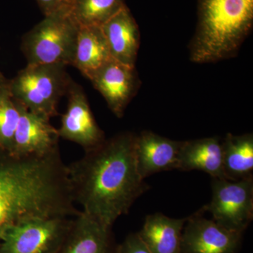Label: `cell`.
Returning <instances> with one entry per match:
<instances>
[{
	"label": "cell",
	"mask_w": 253,
	"mask_h": 253,
	"mask_svg": "<svg viewBox=\"0 0 253 253\" xmlns=\"http://www.w3.org/2000/svg\"><path fill=\"white\" fill-rule=\"evenodd\" d=\"M135 137L120 133L67 166L75 203L109 227L150 188L138 172Z\"/></svg>",
	"instance_id": "1"
},
{
	"label": "cell",
	"mask_w": 253,
	"mask_h": 253,
	"mask_svg": "<svg viewBox=\"0 0 253 253\" xmlns=\"http://www.w3.org/2000/svg\"><path fill=\"white\" fill-rule=\"evenodd\" d=\"M177 169L202 171L212 178L226 179L223 169L221 139L213 136L183 141Z\"/></svg>",
	"instance_id": "15"
},
{
	"label": "cell",
	"mask_w": 253,
	"mask_h": 253,
	"mask_svg": "<svg viewBox=\"0 0 253 253\" xmlns=\"http://www.w3.org/2000/svg\"><path fill=\"white\" fill-rule=\"evenodd\" d=\"M212 199L203 208L223 227L244 233L253 218V178L231 181L212 178Z\"/></svg>",
	"instance_id": "7"
},
{
	"label": "cell",
	"mask_w": 253,
	"mask_h": 253,
	"mask_svg": "<svg viewBox=\"0 0 253 253\" xmlns=\"http://www.w3.org/2000/svg\"><path fill=\"white\" fill-rule=\"evenodd\" d=\"M111 228L81 211L58 253H117Z\"/></svg>",
	"instance_id": "13"
},
{
	"label": "cell",
	"mask_w": 253,
	"mask_h": 253,
	"mask_svg": "<svg viewBox=\"0 0 253 253\" xmlns=\"http://www.w3.org/2000/svg\"><path fill=\"white\" fill-rule=\"evenodd\" d=\"M66 95L67 109L58 129L59 137L80 145L84 151L94 149L106 137L95 121L83 88L73 81Z\"/></svg>",
	"instance_id": "9"
},
{
	"label": "cell",
	"mask_w": 253,
	"mask_h": 253,
	"mask_svg": "<svg viewBox=\"0 0 253 253\" xmlns=\"http://www.w3.org/2000/svg\"><path fill=\"white\" fill-rule=\"evenodd\" d=\"M126 6L125 0H73L70 16L79 27H101Z\"/></svg>",
	"instance_id": "19"
},
{
	"label": "cell",
	"mask_w": 253,
	"mask_h": 253,
	"mask_svg": "<svg viewBox=\"0 0 253 253\" xmlns=\"http://www.w3.org/2000/svg\"><path fill=\"white\" fill-rule=\"evenodd\" d=\"M112 59L101 27H80L73 66L90 80L95 73Z\"/></svg>",
	"instance_id": "17"
},
{
	"label": "cell",
	"mask_w": 253,
	"mask_h": 253,
	"mask_svg": "<svg viewBox=\"0 0 253 253\" xmlns=\"http://www.w3.org/2000/svg\"><path fill=\"white\" fill-rule=\"evenodd\" d=\"M44 16L70 13L73 0H36Z\"/></svg>",
	"instance_id": "21"
},
{
	"label": "cell",
	"mask_w": 253,
	"mask_h": 253,
	"mask_svg": "<svg viewBox=\"0 0 253 253\" xmlns=\"http://www.w3.org/2000/svg\"><path fill=\"white\" fill-rule=\"evenodd\" d=\"M72 82L64 65H27L10 81V89L18 104L50 120Z\"/></svg>",
	"instance_id": "4"
},
{
	"label": "cell",
	"mask_w": 253,
	"mask_h": 253,
	"mask_svg": "<svg viewBox=\"0 0 253 253\" xmlns=\"http://www.w3.org/2000/svg\"><path fill=\"white\" fill-rule=\"evenodd\" d=\"M203 208L187 217L181 236V253H238L242 233L223 227L204 217Z\"/></svg>",
	"instance_id": "8"
},
{
	"label": "cell",
	"mask_w": 253,
	"mask_h": 253,
	"mask_svg": "<svg viewBox=\"0 0 253 253\" xmlns=\"http://www.w3.org/2000/svg\"><path fill=\"white\" fill-rule=\"evenodd\" d=\"M117 253H151L141 241L138 233L126 236L122 244L118 245Z\"/></svg>",
	"instance_id": "22"
},
{
	"label": "cell",
	"mask_w": 253,
	"mask_h": 253,
	"mask_svg": "<svg viewBox=\"0 0 253 253\" xmlns=\"http://www.w3.org/2000/svg\"><path fill=\"white\" fill-rule=\"evenodd\" d=\"M1 76H2V75H1V73H0V77H1Z\"/></svg>",
	"instance_id": "23"
},
{
	"label": "cell",
	"mask_w": 253,
	"mask_h": 253,
	"mask_svg": "<svg viewBox=\"0 0 253 253\" xmlns=\"http://www.w3.org/2000/svg\"><path fill=\"white\" fill-rule=\"evenodd\" d=\"M197 27L190 60L217 62L237 54L253 25V0H198Z\"/></svg>",
	"instance_id": "3"
},
{
	"label": "cell",
	"mask_w": 253,
	"mask_h": 253,
	"mask_svg": "<svg viewBox=\"0 0 253 253\" xmlns=\"http://www.w3.org/2000/svg\"><path fill=\"white\" fill-rule=\"evenodd\" d=\"M89 81L106 100L115 116L121 118L140 86L135 67L111 59Z\"/></svg>",
	"instance_id": "10"
},
{
	"label": "cell",
	"mask_w": 253,
	"mask_h": 253,
	"mask_svg": "<svg viewBox=\"0 0 253 253\" xmlns=\"http://www.w3.org/2000/svg\"><path fill=\"white\" fill-rule=\"evenodd\" d=\"M187 217L175 219L155 213L146 216L138 235L151 253H181V236Z\"/></svg>",
	"instance_id": "16"
},
{
	"label": "cell",
	"mask_w": 253,
	"mask_h": 253,
	"mask_svg": "<svg viewBox=\"0 0 253 253\" xmlns=\"http://www.w3.org/2000/svg\"><path fill=\"white\" fill-rule=\"evenodd\" d=\"M67 166L59 149L16 156L0 149V241L11 226L44 217H76Z\"/></svg>",
	"instance_id": "2"
},
{
	"label": "cell",
	"mask_w": 253,
	"mask_h": 253,
	"mask_svg": "<svg viewBox=\"0 0 253 253\" xmlns=\"http://www.w3.org/2000/svg\"><path fill=\"white\" fill-rule=\"evenodd\" d=\"M223 169L226 179L240 180L253 177V136L226 134L221 140Z\"/></svg>",
	"instance_id": "18"
},
{
	"label": "cell",
	"mask_w": 253,
	"mask_h": 253,
	"mask_svg": "<svg viewBox=\"0 0 253 253\" xmlns=\"http://www.w3.org/2000/svg\"><path fill=\"white\" fill-rule=\"evenodd\" d=\"M183 141L164 137L151 131H142L135 137L138 172L142 179L156 173L177 169Z\"/></svg>",
	"instance_id": "12"
},
{
	"label": "cell",
	"mask_w": 253,
	"mask_h": 253,
	"mask_svg": "<svg viewBox=\"0 0 253 253\" xmlns=\"http://www.w3.org/2000/svg\"><path fill=\"white\" fill-rule=\"evenodd\" d=\"M79 28L70 13L44 16L23 37L27 65L73 66Z\"/></svg>",
	"instance_id": "5"
},
{
	"label": "cell",
	"mask_w": 253,
	"mask_h": 253,
	"mask_svg": "<svg viewBox=\"0 0 253 253\" xmlns=\"http://www.w3.org/2000/svg\"><path fill=\"white\" fill-rule=\"evenodd\" d=\"M73 218H35L15 224L1 238L0 253H58Z\"/></svg>",
	"instance_id": "6"
},
{
	"label": "cell",
	"mask_w": 253,
	"mask_h": 253,
	"mask_svg": "<svg viewBox=\"0 0 253 253\" xmlns=\"http://www.w3.org/2000/svg\"><path fill=\"white\" fill-rule=\"evenodd\" d=\"M17 104L20 117L10 153L16 156H43L59 149L58 129L50 120Z\"/></svg>",
	"instance_id": "11"
},
{
	"label": "cell",
	"mask_w": 253,
	"mask_h": 253,
	"mask_svg": "<svg viewBox=\"0 0 253 253\" xmlns=\"http://www.w3.org/2000/svg\"><path fill=\"white\" fill-rule=\"evenodd\" d=\"M101 28L111 58L129 67H135L140 33L127 6L110 18Z\"/></svg>",
	"instance_id": "14"
},
{
	"label": "cell",
	"mask_w": 253,
	"mask_h": 253,
	"mask_svg": "<svg viewBox=\"0 0 253 253\" xmlns=\"http://www.w3.org/2000/svg\"><path fill=\"white\" fill-rule=\"evenodd\" d=\"M19 108L10 89V81L0 77V149L10 153L18 120Z\"/></svg>",
	"instance_id": "20"
}]
</instances>
